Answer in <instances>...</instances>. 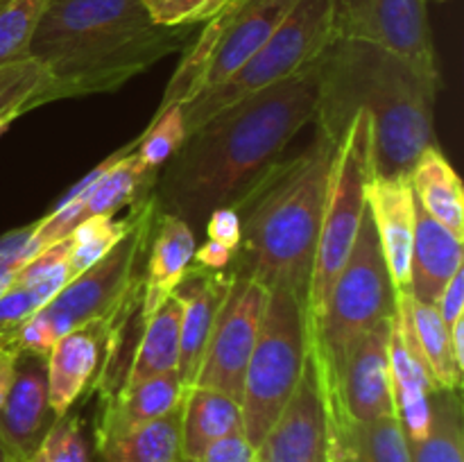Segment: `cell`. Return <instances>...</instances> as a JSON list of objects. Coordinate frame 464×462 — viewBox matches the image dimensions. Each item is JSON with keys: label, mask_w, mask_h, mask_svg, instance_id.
Returning a JSON list of instances; mask_svg holds the SVG:
<instances>
[{"label": "cell", "mask_w": 464, "mask_h": 462, "mask_svg": "<svg viewBox=\"0 0 464 462\" xmlns=\"http://www.w3.org/2000/svg\"><path fill=\"white\" fill-rule=\"evenodd\" d=\"M464 265L462 238L429 216L417 204L415 243L411 258V294L421 303H433L444 285Z\"/></svg>", "instance_id": "21"}, {"label": "cell", "mask_w": 464, "mask_h": 462, "mask_svg": "<svg viewBox=\"0 0 464 462\" xmlns=\"http://www.w3.org/2000/svg\"><path fill=\"white\" fill-rule=\"evenodd\" d=\"M390 317L358 342L344 365L335 394L324 397L334 421L367 424L399 417L390 371Z\"/></svg>", "instance_id": "13"}, {"label": "cell", "mask_w": 464, "mask_h": 462, "mask_svg": "<svg viewBox=\"0 0 464 462\" xmlns=\"http://www.w3.org/2000/svg\"><path fill=\"white\" fill-rule=\"evenodd\" d=\"M186 136L188 131H186L181 104H172V107L159 111L148 130L139 136V145L134 149L136 159L145 170L159 172L184 145Z\"/></svg>", "instance_id": "33"}, {"label": "cell", "mask_w": 464, "mask_h": 462, "mask_svg": "<svg viewBox=\"0 0 464 462\" xmlns=\"http://www.w3.org/2000/svg\"><path fill=\"white\" fill-rule=\"evenodd\" d=\"M45 82L44 66L32 57L0 66V134L23 113L36 109Z\"/></svg>", "instance_id": "30"}, {"label": "cell", "mask_w": 464, "mask_h": 462, "mask_svg": "<svg viewBox=\"0 0 464 462\" xmlns=\"http://www.w3.org/2000/svg\"><path fill=\"white\" fill-rule=\"evenodd\" d=\"M451 333V349L453 356H456V362L460 365V370H464V315L458 317L456 322L449 329Z\"/></svg>", "instance_id": "42"}, {"label": "cell", "mask_w": 464, "mask_h": 462, "mask_svg": "<svg viewBox=\"0 0 464 462\" xmlns=\"http://www.w3.org/2000/svg\"><path fill=\"white\" fill-rule=\"evenodd\" d=\"M190 41L193 27L157 25L143 0H50L27 50L48 75L36 107L116 91Z\"/></svg>", "instance_id": "3"}, {"label": "cell", "mask_w": 464, "mask_h": 462, "mask_svg": "<svg viewBox=\"0 0 464 462\" xmlns=\"http://www.w3.org/2000/svg\"><path fill=\"white\" fill-rule=\"evenodd\" d=\"M334 39L331 0H299L275 34L236 75L181 104L186 131H193L231 104L297 75L311 66Z\"/></svg>", "instance_id": "8"}, {"label": "cell", "mask_w": 464, "mask_h": 462, "mask_svg": "<svg viewBox=\"0 0 464 462\" xmlns=\"http://www.w3.org/2000/svg\"><path fill=\"white\" fill-rule=\"evenodd\" d=\"M25 462H93L80 417H57Z\"/></svg>", "instance_id": "34"}, {"label": "cell", "mask_w": 464, "mask_h": 462, "mask_svg": "<svg viewBox=\"0 0 464 462\" xmlns=\"http://www.w3.org/2000/svg\"><path fill=\"white\" fill-rule=\"evenodd\" d=\"M157 216L159 207L150 193L140 204L139 220L130 234L95 265L68 281L53 302L36 311V315L48 324L54 342L80 326L116 320L125 308L140 302L143 274L139 265L148 256Z\"/></svg>", "instance_id": "9"}, {"label": "cell", "mask_w": 464, "mask_h": 462, "mask_svg": "<svg viewBox=\"0 0 464 462\" xmlns=\"http://www.w3.org/2000/svg\"><path fill=\"white\" fill-rule=\"evenodd\" d=\"M408 303H411L412 329H415L417 342H420L433 380L438 383L440 390H460L462 370L456 362V356H453L449 326L442 322L438 308L433 303L417 302L412 294Z\"/></svg>", "instance_id": "28"}, {"label": "cell", "mask_w": 464, "mask_h": 462, "mask_svg": "<svg viewBox=\"0 0 464 462\" xmlns=\"http://www.w3.org/2000/svg\"><path fill=\"white\" fill-rule=\"evenodd\" d=\"M50 415L45 358L18 351L12 383L0 406V438L25 462L54 421Z\"/></svg>", "instance_id": "16"}, {"label": "cell", "mask_w": 464, "mask_h": 462, "mask_svg": "<svg viewBox=\"0 0 464 462\" xmlns=\"http://www.w3.org/2000/svg\"><path fill=\"white\" fill-rule=\"evenodd\" d=\"M204 226H207L208 240H216L218 245L231 249V252L238 249L240 238H243V222H240V213L234 207L213 208Z\"/></svg>", "instance_id": "37"}, {"label": "cell", "mask_w": 464, "mask_h": 462, "mask_svg": "<svg viewBox=\"0 0 464 462\" xmlns=\"http://www.w3.org/2000/svg\"><path fill=\"white\" fill-rule=\"evenodd\" d=\"M95 457L98 462H181V408L95 444Z\"/></svg>", "instance_id": "25"}, {"label": "cell", "mask_w": 464, "mask_h": 462, "mask_svg": "<svg viewBox=\"0 0 464 462\" xmlns=\"http://www.w3.org/2000/svg\"><path fill=\"white\" fill-rule=\"evenodd\" d=\"M195 231L188 222L170 213L159 211L152 240L145 256L143 294H140V322L148 320L161 303H166L177 285L188 274L195 256Z\"/></svg>", "instance_id": "20"}, {"label": "cell", "mask_w": 464, "mask_h": 462, "mask_svg": "<svg viewBox=\"0 0 464 462\" xmlns=\"http://www.w3.org/2000/svg\"><path fill=\"white\" fill-rule=\"evenodd\" d=\"M308 353L306 302L290 290L267 293L240 397L243 430L256 448L293 399Z\"/></svg>", "instance_id": "6"}, {"label": "cell", "mask_w": 464, "mask_h": 462, "mask_svg": "<svg viewBox=\"0 0 464 462\" xmlns=\"http://www.w3.org/2000/svg\"><path fill=\"white\" fill-rule=\"evenodd\" d=\"M372 175V122L367 113L356 111L335 145L331 163L324 216L306 294L308 329L320 317L326 297L356 243L362 216L367 211L365 188Z\"/></svg>", "instance_id": "7"}, {"label": "cell", "mask_w": 464, "mask_h": 462, "mask_svg": "<svg viewBox=\"0 0 464 462\" xmlns=\"http://www.w3.org/2000/svg\"><path fill=\"white\" fill-rule=\"evenodd\" d=\"M438 3H442V0H438Z\"/></svg>", "instance_id": "45"}, {"label": "cell", "mask_w": 464, "mask_h": 462, "mask_svg": "<svg viewBox=\"0 0 464 462\" xmlns=\"http://www.w3.org/2000/svg\"><path fill=\"white\" fill-rule=\"evenodd\" d=\"M145 199V197H143ZM143 199L131 207V213L125 217H113V216H98L89 217V220L80 222L75 229L71 231V252H68V279H75L82 272L89 270L91 265L107 256L134 226L139 220L140 204Z\"/></svg>", "instance_id": "29"}, {"label": "cell", "mask_w": 464, "mask_h": 462, "mask_svg": "<svg viewBox=\"0 0 464 462\" xmlns=\"http://www.w3.org/2000/svg\"><path fill=\"white\" fill-rule=\"evenodd\" d=\"M231 285L213 320L207 349L193 388H208L240 403L245 370L261 329L267 290L256 281L231 272Z\"/></svg>", "instance_id": "10"}, {"label": "cell", "mask_w": 464, "mask_h": 462, "mask_svg": "<svg viewBox=\"0 0 464 462\" xmlns=\"http://www.w3.org/2000/svg\"><path fill=\"white\" fill-rule=\"evenodd\" d=\"M140 326L143 329H140L139 347H136L134 358H131L130 367H127L125 376H122L118 388L140 383V380L152 379V376L179 370V299L172 294L148 320L140 322Z\"/></svg>", "instance_id": "24"}, {"label": "cell", "mask_w": 464, "mask_h": 462, "mask_svg": "<svg viewBox=\"0 0 464 462\" xmlns=\"http://www.w3.org/2000/svg\"><path fill=\"white\" fill-rule=\"evenodd\" d=\"M36 226H39V220L30 222V225L16 226V229L0 236V265H9V263H21L23 265V263L30 261L27 245H30Z\"/></svg>", "instance_id": "38"}, {"label": "cell", "mask_w": 464, "mask_h": 462, "mask_svg": "<svg viewBox=\"0 0 464 462\" xmlns=\"http://www.w3.org/2000/svg\"><path fill=\"white\" fill-rule=\"evenodd\" d=\"M365 199L394 293H411V258L417 225V199L411 177L408 172L392 177L372 175Z\"/></svg>", "instance_id": "15"}, {"label": "cell", "mask_w": 464, "mask_h": 462, "mask_svg": "<svg viewBox=\"0 0 464 462\" xmlns=\"http://www.w3.org/2000/svg\"><path fill=\"white\" fill-rule=\"evenodd\" d=\"M417 204L453 236H464V190L456 168L438 145H430L408 172Z\"/></svg>", "instance_id": "22"}, {"label": "cell", "mask_w": 464, "mask_h": 462, "mask_svg": "<svg viewBox=\"0 0 464 462\" xmlns=\"http://www.w3.org/2000/svg\"><path fill=\"white\" fill-rule=\"evenodd\" d=\"M394 313V288L381 254L374 222L365 211L356 243L324 308L308 329L311 358L324 397H334L353 349Z\"/></svg>", "instance_id": "5"}, {"label": "cell", "mask_w": 464, "mask_h": 462, "mask_svg": "<svg viewBox=\"0 0 464 462\" xmlns=\"http://www.w3.org/2000/svg\"><path fill=\"white\" fill-rule=\"evenodd\" d=\"M440 84L374 43L335 36L317 57L315 130L338 143L353 113L372 122L374 177L411 172L435 143Z\"/></svg>", "instance_id": "2"}, {"label": "cell", "mask_w": 464, "mask_h": 462, "mask_svg": "<svg viewBox=\"0 0 464 462\" xmlns=\"http://www.w3.org/2000/svg\"><path fill=\"white\" fill-rule=\"evenodd\" d=\"M433 421L420 442H408L412 462H464V426L460 390L430 394Z\"/></svg>", "instance_id": "27"}, {"label": "cell", "mask_w": 464, "mask_h": 462, "mask_svg": "<svg viewBox=\"0 0 464 462\" xmlns=\"http://www.w3.org/2000/svg\"><path fill=\"white\" fill-rule=\"evenodd\" d=\"M0 462H23L21 457H18V453L14 451L3 438H0Z\"/></svg>", "instance_id": "44"}, {"label": "cell", "mask_w": 464, "mask_h": 462, "mask_svg": "<svg viewBox=\"0 0 464 462\" xmlns=\"http://www.w3.org/2000/svg\"><path fill=\"white\" fill-rule=\"evenodd\" d=\"M335 140L315 130L311 143L288 161H276L234 207L243 238L229 270L272 290H290L306 302L324 216Z\"/></svg>", "instance_id": "4"}, {"label": "cell", "mask_w": 464, "mask_h": 462, "mask_svg": "<svg viewBox=\"0 0 464 462\" xmlns=\"http://www.w3.org/2000/svg\"><path fill=\"white\" fill-rule=\"evenodd\" d=\"M195 462H258V448L249 442L243 428L216 439Z\"/></svg>", "instance_id": "36"}, {"label": "cell", "mask_w": 464, "mask_h": 462, "mask_svg": "<svg viewBox=\"0 0 464 462\" xmlns=\"http://www.w3.org/2000/svg\"><path fill=\"white\" fill-rule=\"evenodd\" d=\"M231 0H143L150 18L157 25L193 27L211 21L229 7Z\"/></svg>", "instance_id": "35"}, {"label": "cell", "mask_w": 464, "mask_h": 462, "mask_svg": "<svg viewBox=\"0 0 464 462\" xmlns=\"http://www.w3.org/2000/svg\"><path fill=\"white\" fill-rule=\"evenodd\" d=\"M334 435L338 462H412L399 417L367 424L334 421Z\"/></svg>", "instance_id": "26"}, {"label": "cell", "mask_w": 464, "mask_h": 462, "mask_svg": "<svg viewBox=\"0 0 464 462\" xmlns=\"http://www.w3.org/2000/svg\"><path fill=\"white\" fill-rule=\"evenodd\" d=\"M18 349L14 344H0V406L5 401V394H7L9 383H12L14 367H16Z\"/></svg>", "instance_id": "41"}, {"label": "cell", "mask_w": 464, "mask_h": 462, "mask_svg": "<svg viewBox=\"0 0 464 462\" xmlns=\"http://www.w3.org/2000/svg\"><path fill=\"white\" fill-rule=\"evenodd\" d=\"M188 390L177 371L152 376L140 383L122 385L100 401L95 417V444L157 421L181 408Z\"/></svg>", "instance_id": "18"}, {"label": "cell", "mask_w": 464, "mask_h": 462, "mask_svg": "<svg viewBox=\"0 0 464 462\" xmlns=\"http://www.w3.org/2000/svg\"><path fill=\"white\" fill-rule=\"evenodd\" d=\"M231 270H202L190 267L175 294L181 303V326H179V374L186 390L193 388L207 349L208 333L213 320L225 302L231 285Z\"/></svg>", "instance_id": "17"}, {"label": "cell", "mask_w": 464, "mask_h": 462, "mask_svg": "<svg viewBox=\"0 0 464 462\" xmlns=\"http://www.w3.org/2000/svg\"><path fill=\"white\" fill-rule=\"evenodd\" d=\"M315 104L317 59L195 127L159 170L152 190L159 211L181 217L195 231L213 208L238 207L290 140L313 122Z\"/></svg>", "instance_id": "1"}, {"label": "cell", "mask_w": 464, "mask_h": 462, "mask_svg": "<svg viewBox=\"0 0 464 462\" xmlns=\"http://www.w3.org/2000/svg\"><path fill=\"white\" fill-rule=\"evenodd\" d=\"M234 254L231 249L222 247L216 240H208L202 247H195L193 263H198V267L202 270H229L231 261H234Z\"/></svg>", "instance_id": "40"}, {"label": "cell", "mask_w": 464, "mask_h": 462, "mask_svg": "<svg viewBox=\"0 0 464 462\" xmlns=\"http://www.w3.org/2000/svg\"><path fill=\"white\" fill-rule=\"evenodd\" d=\"M243 428L240 403L208 388H190L181 403V462H195L208 444Z\"/></svg>", "instance_id": "23"}, {"label": "cell", "mask_w": 464, "mask_h": 462, "mask_svg": "<svg viewBox=\"0 0 464 462\" xmlns=\"http://www.w3.org/2000/svg\"><path fill=\"white\" fill-rule=\"evenodd\" d=\"M21 263H9V265H0V297L7 293L9 288H14L16 284L18 270H21Z\"/></svg>", "instance_id": "43"}, {"label": "cell", "mask_w": 464, "mask_h": 462, "mask_svg": "<svg viewBox=\"0 0 464 462\" xmlns=\"http://www.w3.org/2000/svg\"><path fill=\"white\" fill-rule=\"evenodd\" d=\"M111 322H93L71 331L59 338L45 356L48 403L54 419L71 412L72 403L82 397L98 371Z\"/></svg>", "instance_id": "19"}, {"label": "cell", "mask_w": 464, "mask_h": 462, "mask_svg": "<svg viewBox=\"0 0 464 462\" xmlns=\"http://www.w3.org/2000/svg\"><path fill=\"white\" fill-rule=\"evenodd\" d=\"M50 0H0V66L27 57Z\"/></svg>", "instance_id": "32"}, {"label": "cell", "mask_w": 464, "mask_h": 462, "mask_svg": "<svg viewBox=\"0 0 464 462\" xmlns=\"http://www.w3.org/2000/svg\"><path fill=\"white\" fill-rule=\"evenodd\" d=\"M297 3L299 0H231L229 7L213 16L218 34L190 100L236 75L275 34Z\"/></svg>", "instance_id": "14"}, {"label": "cell", "mask_w": 464, "mask_h": 462, "mask_svg": "<svg viewBox=\"0 0 464 462\" xmlns=\"http://www.w3.org/2000/svg\"><path fill=\"white\" fill-rule=\"evenodd\" d=\"M335 36L374 43L440 84L426 0H331Z\"/></svg>", "instance_id": "11"}, {"label": "cell", "mask_w": 464, "mask_h": 462, "mask_svg": "<svg viewBox=\"0 0 464 462\" xmlns=\"http://www.w3.org/2000/svg\"><path fill=\"white\" fill-rule=\"evenodd\" d=\"M68 252H71V236H66L59 243L50 245L44 252L32 256L27 263H23L14 285H21V288L30 290L34 294L39 308H44L71 281L68 279Z\"/></svg>", "instance_id": "31"}, {"label": "cell", "mask_w": 464, "mask_h": 462, "mask_svg": "<svg viewBox=\"0 0 464 462\" xmlns=\"http://www.w3.org/2000/svg\"><path fill=\"white\" fill-rule=\"evenodd\" d=\"M435 308H438L440 317H442V322L449 329H451V324L458 317L464 315V265L444 285L442 294L435 302Z\"/></svg>", "instance_id": "39"}, {"label": "cell", "mask_w": 464, "mask_h": 462, "mask_svg": "<svg viewBox=\"0 0 464 462\" xmlns=\"http://www.w3.org/2000/svg\"><path fill=\"white\" fill-rule=\"evenodd\" d=\"M258 462H338L334 421L311 353L293 399L258 447Z\"/></svg>", "instance_id": "12"}]
</instances>
